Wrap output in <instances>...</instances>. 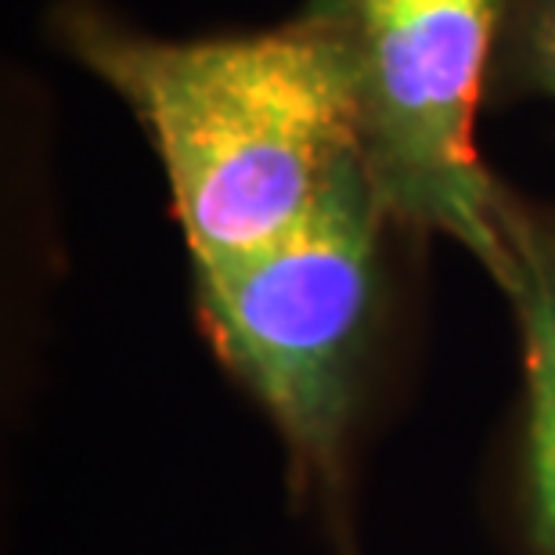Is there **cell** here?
Returning a JSON list of instances; mask_svg holds the SVG:
<instances>
[{"instance_id":"7a4b0ae2","label":"cell","mask_w":555,"mask_h":555,"mask_svg":"<svg viewBox=\"0 0 555 555\" xmlns=\"http://www.w3.org/2000/svg\"><path fill=\"white\" fill-rule=\"evenodd\" d=\"M397 220L361 152L271 246L192 263V299L217 361L285 443L304 498L336 508L386 310V231Z\"/></svg>"},{"instance_id":"3957f363","label":"cell","mask_w":555,"mask_h":555,"mask_svg":"<svg viewBox=\"0 0 555 555\" xmlns=\"http://www.w3.org/2000/svg\"><path fill=\"white\" fill-rule=\"evenodd\" d=\"M513 0H304L343 65L353 141L401 228L437 231L505 278L502 198L473 144L494 29Z\"/></svg>"},{"instance_id":"277c9868","label":"cell","mask_w":555,"mask_h":555,"mask_svg":"<svg viewBox=\"0 0 555 555\" xmlns=\"http://www.w3.org/2000/svg\"><path fill=\"white\" fill-rule=\"evenodd\" d=\"M505 278L524 343L516 513L527 555H555V214L502 198Z\"/></svg>"},{"instance_id":"5b68a950","label":"cell","mask_w":555,"mask_h":555,"mask_svg":"<svg viewBox=\"0 0 555 555\" xmlns=\"http://www.w3.org/2000/svg\"><path fill=\"white\" fill-rule=\"evenodd\" d=\"M516 62L527 87L555 94V0H519Z\"/></svg>"},{"instance_id":"6da1fadb","label":"cell","mask_w":555,"mask_h":555,"mask_svg":"<svg viewBox=\"0 0 555 555\" xmlns=\"http://www.w3.org/2000/svg\"><path fill=\"white\" fill-rule=\"evenodd\" d=\"M54 37L149 130L192 263L271 246L358 152L343 65L304 15L238 37L159 40L69 0Z\"/></svg>"}]
</instances>
